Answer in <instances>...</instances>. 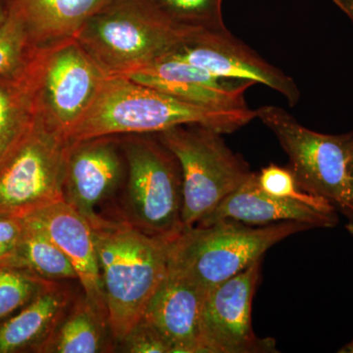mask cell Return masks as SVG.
I'll use <instances>...</instances> for the list:
<instances>
[{
	"label": "cell",
	"instance_id": "cell-1",
	"mask_svg": "<svg viewBox=\"0 0 353 353\" xmlns=\"http://www.w3.org/2000/svg\"><path fill=\"white\" fill-rule=\"evenodd\" d=\"M250 108H211L179 99L126 76L102 83L90 108L67 134L70 143L121 134H158L197 125L221 134L238 131L256 118Z\"/></svg>",
	"mask_w": 353,
	"mask_h": 353
},
{
	"label": "cell",
	"instance_id": "cell-2",
	"mask_svg": "<svg viewBox=\"0 0 353 353\" xmlns=\"http://www.w3.org/2000/svg\"><path fill=\"white\" fill-rule=\"evenodd\" d=\"M92 228L109 329L119 343L141 321L166 277L173 240L150 236L112 218H101Z\"/></svg>",
	"mask_w": 353,
	"mask_h": 353
},
{
	"label": "cell",
	"instance_id": "cell-3",
	"mask_svg": "<svg viewBox=\"0 0 353 353\" xmlns=\"http://www.w3.org/2000/svg\"><path fill=\"white\" fill-rule=\"evenodd\" d=\"M201 31L176 24L152 0H110L75 39L108 76L126 75L168 57Z\"/></svg>",
	"mask_w": 353,
	"mask_h": 353
},
{
	"label": "cell",
	"instance_id": "cell-4",
	"mask_svg": "<svg viewBox=\"0 0 353 353\" xmlns=\"http://www.w3.org/2000/svg\"><path fill=\"white\" fill-rule=\"evenodd\" d=\"M309 229L292 221L256 227L233 220L199 225L172 241L169 266L208 292L262 259L276 243Z\"/></svg>",
	"mask_w": 353,
	"mask_h": 353
},
{
	"label": "cell",
	"instance_id": "cell-5",
	"mask_svg": "<svg viewBox=\"0 0 353 353\" xmlns=\"http://www.w3.org/2000/svg\"><path fill=\"white\" fill-rule=\"evenodd\" d=\"M257 117L277 137L299 185L326 199L353 223V132L320 134L278 106H262Z\"/></svg>",
	"mask_w": 353,
	"mask_h": 353
},
{
	"label": "cell",
	"instance_id": "cell-6",
	"mask_svg": "<svg viewBox=\"0 0 353 353\" xmlns=\"http://www.w3.org/2000/svg\"><path fill=\"white\" fill-rule=\"evenodd\" d=\"M182 171L183 228L196 227L214 212L252 175L243 157L232 152L222 134L190 125L158 132Z\"/></svg>",
	"mask_w": 353,
	"mask_h": 353
},
{
	"label": "cell",
	"instance_id": "cell-7",
	"mask_svg": "<svg viewBox=\"0 0 353 353\" xmlns=\"http://www.w3.org/2000/svg\"><path fill=\"white\" fill-rule=\"evenodd\" d=\"M124 150L127 181L117 220L150 236L174 240L185 230L178 159L160 139H136Z\"/></svg>",
	"mask_w": 353,
	"mask_h": 353
},
{
	"label": "cell",
	"instance_id": "cell-8",
	"mask_svg": "<svg viewBox=\"0 0 353 353\" xmlns=\"http://www.w3.org/2000/svg\"><path fill=\"white\" fill-rule=\"evenodd\" d=\"M26 70L38 115L66 138L108 76L75 38L36 48Z\"/></svg>",
	"mask_w": 353,
	"mask_h": 353
},
{
	"label": "cell",
	"instance_id": "cell-9",
	"mask_svg": "<svg viewBox=\"0 0 353 353\" xmlns=\"http://www.w3.org/2000/svg\"><path fill=\"white\" fill-rule=\"evenodd\" d=\"M70 141L38 115L19 143L0 162V213L26 217L64 201Z\"/></svg>",
	"mask_w": 353,
	"mask_h": 353
},
{
	"label": "cell",
	"instance_id": "cell-10",
	"mask_svg": "<svg viewBox=\"0 0 353 353\" xmlns=\"http://www.w3.org/2000/svg\"><path fill=\"white\" fill-rule=\"evenodd\" d=\"M261 259L206 292L201 318V353L276 352L275 341L252 329L253 296Z\"/></svg>",
	"mask_w": 353,
	"mask_h": 353
},
{
	"label": "cell",
	"instance_id": "cell-11",
	"mask_svg": "<svg viewBox=\"0 0 353 353\" xmlns=\"http://www.w3.org/2000/svg\"><path fill=\"white\" fill-rule=\"evenodd\" d=\"M168 57L182 60L213 75L263 83L294 106L301 99L290 77L260 57L254 50L224 31H201Z\"/></svg>",
	"mask_w": 353,
	"mask_h": 353
},
{
	"label": "cell",
	"instance_id": "cell-12",
	"mask_svg": "<svg viewBox=\"0 0 353 353\" xmlns=\"http://www.w3.org/2000/svg\"><path fill=\"white\" fill-rule=\"evenodd\" d=\"M110 137L71 143L63 187L64 201L92 226L101 219L99 209L112 201L123 185L124 165Z\"/></svg>",
	"mask_w": 353,
	"mask_h": 353
},
{
	"label": "cell",
	"instance_id": "cell-13",
	"mask_svg": "<svg viewBox=\"0 0 353 353\" xmlns=\"http://www.w3.org/2000/svg\"><path fill=\"white\" fill-rule=\"evenodd\" d=\"M123 76L185 101L224 109L248 108L245 94L255 83L213 75L206 70L171 57Z\"/></svg>",
	"mask_w": 353,
	"mask_h": 353
},
{
	"label": "cell",
	"instance_id": "cell-14",
	"mask_svg": "<svg viewBox=\"0 0 353 353\" xmlns=\"http://www.w3.org/2000/svg\"><path fill=\"white\" fill-rule=\"evenodd\" d=\"M26 217L43 228L67 255L85 299L108 321L99 255L90 222L65 201L51 204Z\"/></svg>",
	"mask_w": 353,
	"mask_h": 353
},
{
	"label": "cell",
	"instance_id": "cell-15",
	"mask_svg": "<svg viewBox=\"0 0 353 353\" xmlns=\"http://www.w3.org/2000/svg\"><path fill=\"white\" fill-rule=\"evenodd\" d=\"M206 292L169 266L141 319L170 343L172 353H201V318Z\"/></svg>",
	"mask_w": 353,
	"mask_h": 353
},
{
	"label": "cell",
	"instance_id": "cell-16",
	"mask_svg": "<svg viewBox=\"0 0 353 353\" xmlns=\"http://www.w3.org/2000/svg\"><path fill=\"white\" fill-rule=\"evenodd\" d=\"M219 220L236 221L250 226H266L292 221L311 228H332L339 223L336 209L316 208L264 192L260 188L257 173L253 172L239 189L221 202L214 212L199 225Z\"/></svg>",
	"mask_w": 353,
	"mask_h": 353
},
{
	"label": "cell",
	"instance_id": "cell-17",
	"mask_svg": "<svg viewBox=\"0 0 353 353\" xmlns=\"http://www.w3.org/2000/svg\"><path fill=\"white\" fill-rule=\"evenodd\" d=\"M110 0H7L34 48L76 38L87 21Z\"/></svg>",
	"mask_w": 353,
	"mask_h": 353
},
{
	"label": "cell",
	"instance_id": "cell-18",
	"mask_svg": "<svg viewBox=\"0 0 353 353\" xmlns=\"http://www.w3.org/2000/svg\"><path fill=\"white\" fill-rule=\"evenodd\" d=\"M71 304L68 288L50 282L27 305L0 323V353L37 352Z\"/></svg>",
	"mask_w": 353,
	"mask_h": 353
},
{
	"label": "cell",
	"instance_id": "cell-19",
	"mask_svg": "<svg viewBox=\"0 0 353 353\" xmlns=\"http://www.w3.org/2000/svg\"><path fill=\"white\" fill-rule=\"evenodd\" d=\"M114 340L108 319L83 296L70 305L39 353L112 352Z\"/></svg>",
	"mask_w": 353,
	"mask_h": 353
},
{
	"label": "cell",
	"instance_id": "cell-20",
	"mask_svg": "<svg viewBox=\"0 0 353 353\" xmlns=\"http://www.w3.org/2000/svg\"><path fill=\"white\" fill-rule=\"evenodd\" d=\"M37 117L36 94L26 67L15 75L0 76V162L31 130Z\"/></svg>",
	"mask_w": 353,
	"mask_h": 353
},
{
	"label": "cell",
	"instance_id": "cell-21",
	"mask_svg": "<svg viewBox=\"0 0 353 353\" xmlns=\"http://www.w3.org/2000/svg\"><path fill=\"white\" fill-rule=\"evenodd\" d=\"M25 230L15 254L3 263L21 267L48 281L78 280L75 269L43 228L24 217Z\"/></svg>",
	"mask_w": 353,
	"mask_h": 353
},
{
	"label": "cell",
	"instance_id": "cell-22",
	"mask_svg": "<svg viewBox=\"0 0 353 353\" xmlns=\"http://www.w3.org/2000/svg\"><path fill=\"white\" fill-rule=\"evenodd\" d=\"M50 282L21 267L0 263V323L27 305Z\"/></svg>",
	"mask_w": 353,
	"mask_h": 353
},
{
	"label": "cell",
	"instance_id": "cell-23",
	"mask_svg": "<svg viewBox=\"0 0 353 353\" xmlns=\"http://www.w3.org/2000/svg\"><path fill=\"white\" fill-rule=\"evenodd\" d=\"M176 24L205 31L227 30L223 22L222 0H152Z\"/></svg>",
	"mask_w": 353,
	"mask_h": 353
},
{
	"label": "cell",
	"instance_id": "cell-24",
	"mask_svg": "<svg viewBox=\"0 0 353 353\" xmlns=\"http://www.w3.org/2000/svg\"><path fill=\"white\" fill-rule=\"evenodd\" d=\"M34 50L23 23L8 10L0 25V76L22 71Z\"/></svg>",
	"mask_w": 353,
	"mask_h": 353
},
{
	"label": "cell",
	"instance_id": "cell-25",
	"mask_svg": "<svg viewBox=\"0 0 353 353\" xmlns=\"http://www.w3.org/2000/svg\"><path fill=\"white\" fill-rule=\"evenodd\" d=\"M257 179H259L260 188L272 196L303 202L313 208L325 209V210L336 209L326 199L305 192L299 185L296 176L289 168L271 164L265 167L260 173L257 174Z\"/></svg>",
	"mask_w": 353,
	"mask_h": 353
},
{
	"label": "cell",
	"instance_id": "cell-26",
	"mask_svg": "<svg viewBox=\"0 0 353 353\" xmlns=\"http://www.w3.org/2000/svg\"><path fill=\"white\" fill-rule=\"evenodd\" d=\"M119 345L123 352L172 353L170 343L152 325L143 319H141Z\"/></svg>",
	"mask_w": 353,
	"mask_h": 353
},
{
	"label": "cell",
	"instance_id": "cell-27",
	"mask_svg": "<svg viewBox=\"0 0 353 353\" xmlns=\"http://www.w3.org/2000/svg\"><path fill=\"white\" fill-rule=\"evenodd\" d=\"M24 230V218L0 213V263H3L15 254Z\"/></svg>",
	"mask_w": 353,
	"mask_h": 353
},
{
	"label": "cell",
	"instance_id": "cell-28",
	"mask_svg": "<svg viewBox=\"0 0 353 353\" xmlns=\"http://www.w3.org/2000/svg\"><path fill=\"white\" fill-rule=\"evenodd\" d=\"M334 4L341 9L353 23V0H334Z\"/></svg>",
	"mask_w": 353,
	"mask_h": 353
},
{
	"label": "cell",
	"instance_id": "cell-29",
	"mask_svg": "<svg viewBox=\"0 0 353 353\" xmlns=\"http://www.w3.org/2000/svg\"><path fill=\"white\" fill-rule=\"evenodd\" d=\"M7 13H8L7 0H0V25L6 20Z\"/></svg>",
	"mask_w": 353,
	"mask_h": 353
},
{
	"label": "cell",
	"instance_id": "cell-30",
	"mask_svg": "<svg viewBox=\"0 0 353 353\" xmlns=\"http://www.w3.org/2000/svg\"><path fill=\"white\" fill-rule=\"evenodd\" d=\"M347 229H348V231L350 232V233L353 234V223H348ZM340 352H341V353H353V340L352 341H350V343H347V345H345V347L341 348V350H340Z\"/></svg>",
	"mask_w": 353,
	"mask_h": 353
}]
</instances>
